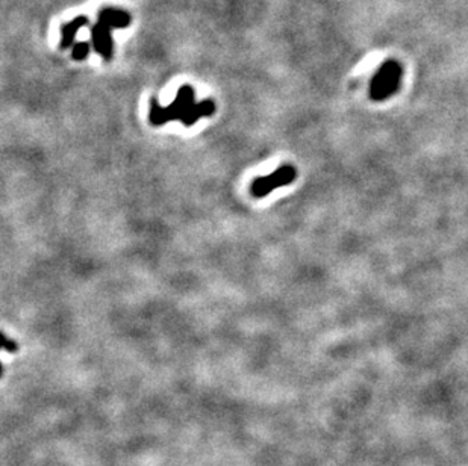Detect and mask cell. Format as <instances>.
Listing matches in <instances>:
<instances>
[{"label":"cell","instance_id":"6da1fadb","mask_svg":"<svg viewBox=\"0 0 468 466\" xmlns=\"http://www.w3.org/2000/svg\"><path fill=\"white\" fill-rule=\"evenodd\" d=\"M196 91L191 85L180 86L175 102L167 108L158 105L156 99L150 102L149 120L154 126H162L167 121H180L187 128L193 126L202 116H211L215 112V103L213 99H205L196 103Z\"/></svg>","mask_w":468,"mask_h":466},{"label":"cell","instance_id":"7a4b0ae2","mask_svg":"<svg viewBox=\"0 0 468 466\" xmlns=\"http://www.w3.org/2000/svg\"><path fill=\"white\" fill-rule=\"evenodd\" d=\"M131 25V15L128 11L117 8H105L98 15V23L91 26V43L94 51L105 61H111L114 55L112 31L125 29Z\"/></svg>","mask_w":468,"mask_h":466},{"label":"cell","instance_id":"3957f363","mask_svg":"<svg viewBox=\"0 0 468 466\" xmlns=\"http://www.w3.org/2000/svg\"><path fill=\"white\" fill-rule=\"evenodd\" d=\"M402 65L396 60H388L379 67L370 84V97L376 102H384L393 97L402 82Z\"/></svg>","mask_w":468,"mask_h":466},{"label":"cell","instance_id":"277c9868","mask_svg":"<svg viewBox=\"0 0 468 466\" xmlns=\"http://www.w3.org/2000/svg\"><path fill=\"white\" fill-rule=\"evenodd\" d=\"M297 178V170H295L293 165H282V167L276 168L270 176H262L258 178L252 182L250 192L252 196L256 199H262L265 196H269L272 191L276 188H282L290 185Z\"/></svg>","mask_w":468,"mask_h":466},{"label":"cell","instance_id":"5b68a950","mask_svg":"<svg viewBox=\"0 0 468 466\" xmlns=\"http://www.w3.org/2000/svg\"><path fill=\"white\" fill-rule=\"evenodd\" d=\"M90 23L88 20V17H85V15H78L76 18H73L72 22L69 23H65L61 26V44L60 47L62 48V51H65V48H70L73 47L76 43V35H78V32L81 31L82 27H85Z\"/></svg>","mask_w":468,"mask_h":466},{"label":"cell","instance_id":"8992f818","mask_svg":"<svg viewBox=\"0 0 468 466\" xmlns=\"http://www.w3.org/2000/svg\"><path fill=\"white\" fill-rule=\"evenodd\" d=\"M91 51V46L87 41H81V43H76L72 47V58L74 61H83L87 60L88 55Z\"/></svg>","mask_w":468,"mask_h":466},{"label":"cell","instance_id":"52a82bcc","mask_svg":"<svg viewBox=\"0 0 468 466\" xmlns=\"http://www.w3.org/2000/svg\"><path fill=\"white\" fill-rule=\"evenodd\" d=\"M2 345H4V350H6V352H17V344H15V341H11V339H8L5 335H4V342H2Z\"/></svg>","mask_w":468,"mask_h":466}]
</instances>
